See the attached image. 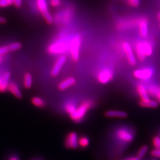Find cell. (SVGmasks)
<instances>
[{"instance_id":"6da1fadb","label":"cell","mask_w":160,"mask_h":160,"mask_svg":"<svg viewBox=\"0 0 160 160\" xmlns=\"http://www.w3.org/2000/svg\"><path fill=\"white\" fill-rule=\"evenodd\" d=\"M134 51L138 59L142 62L145 61L146 58L152 55L153 47L149 41L140 40L135 43Z\"/></svg>"},{"instance_id":"7a4b0ae2","label":"cell","mask_w":160,"mask_h":160,"mask_svg":"<svg viewBox=\"0 0 160 160\" xmlns=\"http://www.w3.org/2000/svg\"><path fill=\"white\" fill-rule=\"evenodd\" d=\"M94 103L92 100H87L81 103L80 106L77 107L74 113L70 116L71 120H73L75 123H80L87 113L90 109L92 108Z\"/></svg>"},{"instance_id":"3957f363","label":"cell","mask_w":160,"mask_h":160,"mask_svg":"<svg viewBox=\"0 0 160 160\" xmlns=\"http://www.w3.org/2000/svg\"><path fill=\"white\" fill-rule=\"evenodd\" d=\"M81 38L79 34H75L71 38L69 45V51L73 61L77 62L80 59Z\"/></svg>"},{"instance_id":"277c9868","label":"cell","mask_w":160,"mask_h":160,"mask_svg":"<svg viewBox=\"0 0 160 160\" xmlns=\"http://www.w3.org/2000/svg\"><path fill=\"white\" fill-rule=\"evenodd\" d=\"M71 38H63L53 42L49 46L48 51L52 55H58L69 51V45Z\"/></svg>"},{"instance_id":"5b68a950","label":"cell","mask_w":160,"mask_h":160,"mask_svg":"<svg viewBox=\"0 0 160 160\" xmlns=\"http://www.w3.org/2000/svg\"><path fill=\"white\" fill-rule=\"evenodd\" d=\"M36 2L38 9L45 21L48 24H52L53 23V18L49 11L47 0H36Z\"/></svg>"},{"instance_id":"8992f818","label":"cell","mask_w":160,"mask_h":160,"mask_svg":"<svg viewBox=\"0 0 160 160\" xmlns=\"http://www.w3.org/2000/svg\"><path fill=\"white\" fill-rule=\"evenodd\" d=\"M115 136L119 141L123 143H130L134 138L132 130L126 128H119L116 132Z\"/></svg>"},{"instance_id":"52a82bcc","label":"cell","mask_w":160,"mask_h":160,"mask_svg":"<svg viewBox=\"0 0 160 160\" xmlns=\"http://www.w3.org/2000/svg\"><path fill=\"white\" fill-rule=\"evenodd\" d=\"M122 49L126 55L128 63L132 66L135 65L137 63V58L131 45L127 42H123L122 43Z\"/></svg>"},{"instance_id":"ba28073f","label":"cell","mask_w":160,"mask_h":160,"mask_svg":"<svg viewBox=\"0 0 160 160\" xmlns=\"http://www.w3.org/2000/svg\"><path fill=\"white\" fill-rule=\"evenodd\" d=\"M113 73L112 69L104 68L101 69L97 74V80L101 84H107L113 80Z\"/></svg>"},{"instance_id":"9c48e42d","label":"cell","mask_w":160,"mask_h":160,"mask_svg":"<svg viewBox=\"0 0 160 160\" xmlns=\"http://www.w3.org/2000/svg\"><path fill=\"white\" fill-rule=\"evenodd\" d=\"M154 74V71L153 69L145 68L136 69L133 72V75L139 80H147L151 78Z\"/></svg>"},{"instance_id":"30bf717a","label":"cell","mask_w":160,"mask_h":160,"mask_svg":"<svg viewBox=\"0 0 160 160\" xmlns=\"http://www.w3.org/2000/svg\"><path fill=\"white\" fill-rule=\"evenodd\" d=\"M78 135L75 132H71L67 135L65 141V147L69 149H76L78 148Z\"/></svg>"},{"instance_id":"8fae6325","label":"cell","mask_w":160,"mask_h":160,"mask_svg":"<svg viewBox=\"0 0 160 160\" xmlns=\"http://www.w3.org/2000/svg\"><path fill=\"white\" fill-rule=\"evenodd\" d=\"M66 61L67 57L64 55H61L58 58L52 68L51 74L52 77H57L58 75Z\"/></svg>"},{"instance_id":"7c38bea8","label":"cell","mask_w":160,"mask_h":160,"mask_svg":"<svg viewBox=\"0 0 160 160\" xmlns=\"http://www.w3.org/2000/svg\"><path fill=\"white\" fill-rule=\"evenodd\" d=\"M138 26L139 29V33L140 36L145 38L148 34V21L147 18L142 17L139 18Z\"/></svg>"},{"instance_id":"4fadbf2b","label":"cell","mask_w":160,"mask_h":160,"mask_svg":"<svg viewBox=\"0 0 160 160\" xmlns=\"http://www.w3.org/2000/svg\"><path fill=\"white\" fill-rule=\"evenodd\" d=\"M138 20H123L117 24V28L120 30H125L133 28L135 25H138Z\"/></svg>"},{"instance_id":"5bb4252c","label":"cell","mask_w":160,"mask_h":160,"mask_svg":"<svg viewBox=\"0 0 160 160\" xmlns=\"http://www.w3.org/2000/svg\"><path fill=\"white\" fill-rule=\"evenodd\" d=\"M11 77V73L9 71L6 72L1 78L0 82V92H4L8 90L9 81Z\"/></svg>"},{"instance_id":"9a60e30c","label":"cell","mask_w":160,"mask_h":160,"mask_svg":"<svg viewBox=\"0 0 160 160\" xmlns=\"http://www.w3.org/2000/svg\"><path fill=\"white\" fill-rule=\"evenodd\" d=\"M76 83V80L73 77H68L58 84V89L61 91H63L68 89L69 87L74 86Z\"/></svg>"},{"instance_id":"2e32d148","label":"cell","mask_w":160,"mask_h":160,"mask_svg":"<svg viewBox=\"0 0 160 160\" xmlns=\"http://www.w3.org/2000/svg\"><path fill=\"white\" fill-rule=\"evenodd\" d=\"M8 91L10 92L14 96H15L17 98H22V93L20 91L18 86H17V84L14 82H9L8 87Z\"/></svg>"},{"instance_id":"e0dca14e","label":"cell","mask_w":160,"mask_h":160,"mask_svg":"<svg viewBox=\"0 0 160 160\" xmlns=\"http://www.w3.org/2000/svg\"><path fill=\"white\" fill-rule=\"evenodd\" d=\"M149 95L155 97L160 103V87L151 85L147 87Z\"/></svg>"},{"instance_id":"ac0fdd59","label":"cell","mask_w":160,"mask_h":160,"mask_svg":"<svg viewBox=\"0 0 160 160\" xmlns=\"http://www.w3.org/2000/svg\"><path fill=\"white\" fill-rule=\"evenodd\" d=\"M139 105L142 108H151L154 109L158 107V102L153 100L149 98L145 99V100H141L139 101Z\"/></svg>"},{"instance_id":"d6986e66","label":"cell","mask_w":160,"mask_h":160,"mask_svg":"<svg viewBox=\"0 0 160 160\" xmlns=\"http://www.w3.org/2000/svg\"><path fill=\"white\" fill-rule=\"evenodd\" d=\"M137 92L141 100H145L149 98L147 87L143 85V84H139L137 87Z\"/></svg>"},{"instance_id":"ffe728a7","label":"cell","mask_w":160,"mask_h":160,"mask_svg":"<svg viewBox=\"0 0 160 160\" xmlns=\"http://www.w3.org/2000/svg\"><path fill=\"white\" fill-rule=\"evenodd\" d=\"M105 115L108 118H125L127 116V113L125 112L120 110H108L105 113Z\"/></svg>"},{"instance_id":"44dd1931","label":"cell","mask_w":160,"mask_h":160,"mask_svg":"<svg viewBox=\"0 0 160 160\" xmlns=\"http://www.w3.org/2000/svg\"><path fill=\"white\" fill-rule=\"evenodd\" d=\"M77 108V106L76 105V103L74 101L72 100H69L64 105V109L65 112L68 114L69 116L73 114Z\"/></svg>"},{"instance_id":"7402d4cb","label":"cell","mask_w":160,"mask_h":160,"mask_svg":"<svg viewBox=\"0 0 160 160\" xmlns=\"http://www.w3.org/2000/svg\"><path fill=\"white\" fill-rule=\"evenodd\" d=\"M33 84V78L32 76L30 73H26L23 78V86L25 88L29 89L32 87Z\"/></svg>"},{"instance_id":"603a6c76","label":"cell","mask_w":160,"mask_h":160,"mask_svg":"<svg viewBox=\"0 0 160 160\" xmlns=\"http://www.w3.org/2000/svg\"><path fill=\"white\" fill-rule=\"evenodd\" d=\"M32 103L36 107L39 108H43L46 106L45 101L43 98L39 97H33L32 98Z\"/></svg>"},{"instance_id":"cb8c5ba5","label":"cell","mask_w":160,"mask_h":160,"mask_svg":"<svg viewBox=\"0 0 160 160\" xmlns=\"http://www.w3.org/2000/svg\"><path fill=\"white\" fill-rule=\"evenodd\" d=\"M90 144V139L86 136H81L78 139V145L82 148H87Z\"/></svg>"},{"instance_id":"d4e9b609","label":"cell","mask_w":160,"mask_h":160,"mask_svg":"<svg viewBox=\"0 0 160 160\" xmlns=\"http://www.w3.org/2000/svg\"><path fill=\"white\" fill-rule=\"evenodd\" d=\"M8 46L10 52H14L20 50L22 47V45L21 44V43L16 42L8 45Z\"/></svg>"},{"instance_id":"484cf974","label":"cell","mask_w":160,"mask_h":160,"mask_svg":"<svg viewBox=\"0 0 160 160\" xmlns=\"http://www.w3.org/2000/svg\"><path fill=\"white\" fill-rule=\"evenodd\" d=\"M148 151V147L147 145H143L141 148L139 149L138 152L137 157H139L140 159L142 158L147 153Z\"/></svg>"},{"instance_id":"4316f807","label":"cell","mask_w":160,"mask_h":160,"mask_svg":"<svg viewBox=\"0 0 160 160\" xmlns=\"http://www.w3.org/2000/svg\"><path fill=\"white\" fill-rule=\"evenodd\" d=\"M10 52L8 45L1 46L0 47V56H4L8 53Z\"/></svg>"},{"instance_id":"83f0119b","label":"cell","mask_w":160,"mask_h":160,"mask_svg":"<svg viewBox=\"0 0 160 160\" xmlns=\"http://www.w3.org/2000/svg\"><path fill=\"white\" fill-rule=\"evenodd\" d=\"M49 4L50 5L54 7H60L62 4V0H50L49 1Z\"/></svg>"},{"instance_id":"f1b7e54d","label":"cell","mask_w":160,"mask_h":160,"mask_svg":"<svg viewBox=\"0 0 160 160\" xmlns=\"http://www.w3.org/2000/svg\"><path fill=\"white\" fill-rule=\"evenodd\" d=\"M152 142H153V145L154 146L155 149H160V137H155L154 138Z\"/></svg>"},{"instance_id":"f546056e","label":"cell","mask_w":160,"mask_h":160,"mask_svg":"<svg viewBox=\"0 0 160 160\" xmlns=\"http://www.w3.org/2000/svg\"><path fill=\"white\" fill-rule=\"evenodd\" d=\"M139 0H127L128 4L132 7H137L139 5Z\"/></svg>"},{"instance_id":"4dcf8cb0","label":"cell","mask_w":160,"mask_h":160,"mask_svg":"<svg viewBox=\"0 0 160 160\" xmlns=\"http://www.w3.org/2000/svg\"><path fill=\"white\" fill-rule=\"evenodd\" d=\"M12 5V4L8 0H0V8H6Z\"/></svg>"},{"instance_id":"1f68e13d","label":"cell","mask_w":160,"mask_h":160,"mask_svg":"<svg viewBox=\"0 0 160 160\" xmlns=\"http://www.w3.org/2000/svg\"><path fill=\"white\" fill-rule=\"evenodd\" d=\"M151 155L154 157L160 158V149H155L154 150H152L151 152Z\"/></svg>"},{"instance_id":"d6a6232c","label":"cell","mask_w":160,"mask_h":160,"mask_svg":"<svg viewBox=\"0 0 160 160\" xmlns=\"http://www.w3.org/2000/svg\"><path fill=\"white\" fill-rule=\"evenodd\" d=\"M22 0H13V5L16 8H20L22 6Z\"/></svg>"},{"instance_id":"836d02e7","label":"cell","mask_w":160,"mask_h":160,"mask_svg":"<svg viewBox=\"0 0 160 160\" xmlns=\"http://www.w3.org/2000/svg\"><path fill=\"white\" fill-rule=\"evenodd\" d=\"M8 160H20V158L17 155L12 154L8 157Z\"/></svg>"},{"instance_id":"e575fe53","label":"cell","mask_w":160,"mask_h":160,"mask_svg":"<svg viewBox=\"0 0 160 160\" xmlns=\"http://www.w3.org/2000/svg\"><path fill=\"white\" fill-rule=\"evenodd\" d=\"M6 23H7L6 18L0 16V24H5Z\"/></svg>"},{"instance_id":"d590c367","label":"cell","mask_w":160,"mask_h":160,"mask_svg":"<svg viewBox=\"0 0 160 160\" xmlns=\"http://www.w3.org/2000/svg\"><path fill=\"white\" fill-rule=\"evenodd\" d=\"M141 159L138 157H130V158H128V159H126L125 160H140Z\"/></svg>"},{"instance_id":"8d00e7d4","label":"cell","mask_w":160,"mask_h":160,"mask_svg":"<svg viewBox=\"0 0 160 160\" xmlns=\"http://www.w3.org/2000/svg\"><path fill=\"white\" fill-rule=\"evenodd\" d=\"M3 61V56H0V64L2 63Z\"/></svg>"},{"instance_id":"74e56055","label":"cell","mask_w":160,"mask_h":160,"mask_svg":"<svg viewBox=\"0 0 160 160\" xmlns=\"http://www.w3.org/2000/svg\"><path fill=\"white\" fill-rule=\"evenodd\" d=\"M11 3H12V4L13 5V0H8Z\"/></svg>"},{"instance_id":"f35d334b","label":"cell","mask_w":160,"mask_h":160,"mask_svg":"<svg viewBox=\"0 0 160 160\" xmlns=\"http://www.w3.org/2000/svg\"><path fill=\"white\" fill-rule=\"evenodd\" d=\"M158 18L160 19V12H159V13L158 14Z\"/></svg>"},{"instance_id":"ab89813d","label":"cell","mask_w":160,"mask_h":160,"mask_svg":"<svg viewBox=\"0 0 160 160\" xmlns=\"http://www.w3.org/2000/svg\"><path fill=\"white\" fill-rule=\"evenodd\" d=\"M40 160V159H34V160Z\"/></svg>"},{"instance_id":"60d3db41","label":"cell","mask_w":160,"mask_h":160,"mask_svg":"<svg viewBox=\"0 0 160 160\" xmlns=\"http://www.w3.org/2000/svg\"><path fill=\"white\" fill-rule=\"evenodd\" d=\"M1 77H0V82H1Z\"/></svg>"},{"instance_id":"b9f144b4","label":"cell","mask_w":160,"mask_h":160,"mask_svg":"<svg viewBox=\"0 0 160 160\" xmlns=\"http://www.w3.org/2000/svg\"><path fill=\"white\" fill-rule=\"evenodd\" d=\"M159 20H160V19H159Z\"/></svg>"},{"instance_id":"7bdbcfd3","label":"cell","mask_w":160,"mask_h":160,"mask_svg":"<svg viewBox=\"0 0 160 160\" xmlns=\"http://www.w3.org/2000/svg\"></svg>"}]
</instances>
